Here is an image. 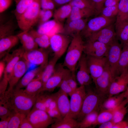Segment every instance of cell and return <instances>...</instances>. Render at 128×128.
Returning a JSON list of instances; mask_svg holds the SVG:
<instances>
[{"instance_id": "6da1fadb", "label": "cell", "mask_w": 128, "mask_h": 128, "mask_svg": "<svg viewBox=\"0 0 128 128\" xmlns=\"http://www.w3.org/2000/svg\"><path fill=\"white\" fill-rule=\"evenodd\" d=\"M37 97L29 95L24 89L14 88L10 91H6L0 97V101L5 103L12 111L27 116L34 106Z\"/></svg>"}, {"instance_id": "7a4b0ae2", "label": "cell", "mask_w": 128, "mask_h": 128, "mask_svg": "<svg viewBox=\"0 0 128 128\" xmlns=\"http://www.w3.org/2000/svg\"><path fill=\"white\" fill-rule=\"evenodd\" d=\"M85 44L80 33L74 35L67 50L63 66L75 75L76 67L84 51Z\"/></svg>"}, {"instance_id": "3957f363", "label": "cell", "mask_w": 128, "mask_h": 128, "mask_svg": "<svg viewBox=\"0 0 128 128\" xmlns=\"http://www.w3.org/2000/svg\"><path fill=\"white\" fill-rule=\"evenodd\" d=\"M41 0H35L30 6L17 19L22 31H29L38 22L41 9Z\"/></svg>"}, {"instance_id": "277c9868", "label": "cell", "mask_w": 128, "mask_h": 128, "mask_svg": "<svg viewBox=\"0 0 128 128\" xmlns=\"http://www.w3.org/2000/svg\"><path fill=\"white\" fill-rule=\"evenodd\" d=\"M96 91L91 90L86 92L80 111L76 119L80 121L88 114L95 111L100 110L101 105L107 98Z\"/></svg>"}, {"instance_id": "5b68a950", "label": "cell", "mask_w": 128, "mask_h": 128, "mask_svg": "<svg viewBox=\"0 0 128 128\" xmlns=\"http://www.w3.org/2000/svg\"><path fill=\"white\" fill-rule=\"evenodd\" d=\"M86 94L85 86H80L71 96L69 111L64 117L76 119L81 110Z\"/></svg>"}, {"instance_id": "8992f818", "label": "cell", "mask_w": 128, "mask_h": 128, "mask_svg": "<svg viewBox=\"0 0 128 128\" xmlns=\"http://www.w3.org/2000/svg\"><path fill=\"white\" fill-rule=\"evenodd\" d=\"M116 18H108L100 15L88 21L84 30L81 32L85 37L88 38L92 34L115 22Z\"/></svg>"}, {"instance_id": "52a82bcc", "label": "cell", "mask_w": 128, "mask_h": 128, "mask_svg": "<svg viewBox=\"0 0 128 128\" xmlns=\"http://www.w3.org/2000/svg\"><path fill=\"white\" fill-rule=\"evenodd\" d=\"M27 117L34 128H45L54 123L55 120L45 111L33 108Z\"/></svg>"}, {"instance_id": "ba28073f", "label": "cell", "mask_w": 128, "mask_h": 128, "mask_svg": "<svg viewBox=\"0 0 128 128\" xmlns=\"http://www.w3.org/2000/svg\"><path fill=\"white\" fill-rule=\"evenodd\" d=\"M49 53L46 49L38 48L25 51L23 58L28 64L45 67L49 61Z\"/></svg>"}, {"instance_id": "9c48e42d", "label": "cell", "mask_w": 128, "mask_h": 128, "mask_svg": "<svg viewBox=\"0 0 128 128\" xmlns=\"http://www.w3.org/2000/svg\"><path fill=\"white\" fill-rule=\"evenodd\" d=\"M115 77L111 72L107 62L102 74L94 82L96 91L101 94L108 96L110 86Z\"/></svg>"}, {"instance_id": "30bf717a", "label": "cell", "mask_w": 128, "mask_h": 128, "mask_svg": "<svg viewBox=\"0 0 128 128\" xmlns=\"http://www.w3.org/2000/svg\"><path fill=\"white\" fill-rule=\"evenodd\" d=\"M71 41L68 36L62 33L56 34L50 37V46L54 55L59 59L67 50Z\"/></svg>"}, {"instance_id": "8fae6325", "label": "cell", "mask_w": 128, "mask_h": 128, "mask_svg": "<svg viewBox=\"0 0 128 128\" xmlns=\"http://www.w3.org/2000/svg\"><path fill=\"white\" fill-rule=\"evenodd\" d=\"M122 49L121 44L116 38L109 45L106 56L110 70L115 77L117 76V68Z\"/></svg>"}, {"instance_id": "7c38bea8", "label": "cell", "mask_w": 128, "mask_h": 128, "mask_svg": "<svg viewBox=\"0 0 128 128\" xmlns=\"http://www.w3.org/2000/svg\"><path fill=\"white\" fill-rule=\"evenodd\" d=\"M86 59L90 73L94 82L103 72L107 63V57H97L87 55Z\"/></svg>"}, {"instance_id": "4fadbf2b", "label": "cell", "mask_w": 128, "mask_h": 128, "mask_svg": "<svg viewBox=\"0 0 128 128\" xmlns=\"http://www.w3.org/2000/svg\"><path fill=\"white\" fill-rule=\"evenodd\" d=\"M114 24L92 34L88 38V40L98 41L109 46L116 38Z\"/></svg>"}, {"instance_id": "5bb4252c", "label": "cell", "mask_w": 128, "mask_h": 128, "mask_svg": "<svg viewBox=\"0 0 128 128\" xmlns=\"http://www.w3.org/2000/svg\"><path fill=\"white\" fill-rule=\"evenodd\" d=\"M68 69L63 64L56 65L54 73L43 85L42 92L52 91L58 87Z\"/></svg>"}, {"instance_id": "9a60e30c", "label": "cell", "mask_w": 128, "mask_h": 128, "mask_svg": "<svg viewBox=\"0 0 128 128\" xmlns=\"http://www.w3.org/2000/svg\"><path fill=\"white\" fill-rule=\"evenodd\" d=\"M28 63L23 58L16 64L8 78V87L6 91L14 89L18 82L26 72Z\"/></svg>"}, {"instance_id": "2e32d148", "label": "cell", "mask_w": 128, "mask_h": 128, "mask_svg": "<svg viewBox=\"0 0 128 128\" xmlns=\"http://www.w3.org/2000/svg\"><path fill=\"white\" fill-rule=\"evenodd\" d=\"M109 45L97 41L88 40L83 52L87 55L97 57L107 56Z\"/></svg>"}, {"instance_id": "e0dca14e", "label": "cell", "mask_w": 128, "mask_h": 128, "mask_svg": "<svg viewBox=\"0 0 128 128\" xmlns=\"http://www.w3.org/2000/svg\"><path fill=\"white\" fill-rule=\"evenodd\" d=\"M128 87V70L115 77L110 86L108 97L119 94L125 91Z\"/></svg>"}, {"instance_id": "ac0fdd59", "label": "cell", "mask_w": 128, "mask_h": 128, "mask_svg": "<svg viewBox=\"0 0 128 128\" xmlns=\"http://www.w3.org/2000/svg\"><path fill=\"white\" fill-rule=\"evenodd\" d=\"M78 70L76 77L80 86L90 85L92 80L87 64L86 56L82 55L78 62Z\"/></svg>"}, {"instance_id": "d6986e66", "label": "cell", "mask_w": 128, "mask_h": 128, "mask_svg": "<svg viewBox=\"0 0 128 128\" xmlns=\"http://www.w3.org/2000/svg\"><path fill=\"white\" fill-rule=\"evenodd\" d=\"M25 51L20 48L13 51L10 54H7L4 60L6 62L5 71L3 76L9 78L15 65L23 56Z\"/></svg>"}, {"instance_id": "ffe728a7", "label": "cell", "mask_w": 128, "mask_h": 128, "mask_svg": "<svg viewBox=\"0 0 128 128\" xmlns=\"http://www.w3.org/2000/svg\"><path fill=\"white\" fill-rule=\"evenodd\" d=\"M64 26L62 23L54 19L39 25L37 31L50 37L56 34H62Z\"/></svg>"}, {"instance_id": "44dd1931", "label": "cell", "mask_w": 128, "mask_h": 128, "mask_svg": "<svg viewBox=\"0 0 128 128\" xmlns=\"http://www.w3.org/2000/svg\"><path fill=\"white\" fill-rule=\"evenodd\" d=\"M55 99L57 108L63 118L69 112L70 101L68 95L60 88L56 92L52 94Z\"/></svg>"}, {"instance_id": "7402d4cb", "label": "cell", "mask_w": 128, "mask_h": 128, "mask_svg": "<svg viewBox=\"0 0 128 128\" xmlns=\"http://www.w3.org/2000/svg\"><path fill=\"white\" fill-rule=\"evenodd\" d=\"M88 22L87 18H82L70 21L64 26L62 34L73 36L80 33L85 27Z\"/></svg>"}, {"instance_id": "603a6c76", "label": "cell", "mask_w": 128, "mask_h": 128, "mask_svg": "<svg viewBox=\"0 0 128 128\" xmlns=\"http://www.w3.org/2000/svg\"><path fill=\"white\" fill-rule=\"evenodd\" d=\"M29 31H23L17 35L25 51H29L38 48V45Z\"/></svg>"}, {"instance_id": "cb8c5ba5", "label": "cell", "mask_w": 128, "mask_h": 128, "mask_svg": "<svg viewBox=\"0 0 128 128\" xmlns=\"http://www.w3.org/2000/svg\"><path fill=\"white\" fill-rule=\"evenodd\" d=\"M59 59L54 55L49 60L46 66L38 73L37 77L42 81L43 85L54 73L56 63Z\"/></svg>"}, {"instance_id": "d4e9b609", "label": "cell", "mask_w": 128, "mask_h": 128, "mask_svg": "<svg viewBox=\"0 0 128 128\" xmlns=\"http://www.w3.org/2000/svg\"><path fill=\"white\" fill-rule=\"evenodd\" d=\"M17 35H13L0 39V57L1 59L18 43Z\"/></svg>"}, {"instance_id": "484cf974", "label": "cell", "mask_w": 128, "mask_h": 128, "mask_svg": "<svg viewBox=\"0 0 128 128\" xmlns=\"http://www.w3.org/2000/svg\"><path fill=\"white\" fill-rule=\"evenodd\" d=\"M95 14H96L95 11L93 9H82L72 6L70 14L67 19L66 23L73 20L87 18Z\"/></svg>"}, {"instance_id": "4316f807", "label": "cell", "mask_w": 128, "mask_h": 128, "mask_svg": "<svg viewBox=\"0 0 128 128\" xmlns=\"http://www.w3.org/2000/svg\"><path fill=\"white\" fill-rule=\"evenodd\" d=\"M44 68L39 66L26 72L18 82L14 88L19 89L25 88L35 77L37 76L38 73Z\"/></svg>"}, {"instance_id": "83f0119b", "label": "cell", "mask_w": 128, "mask_h": 128, "mask_svg": "<svg viewBox=\"0 0 128 128\" xmlns=\"http://www.w3.org/2000/svg\"><path fill=\"white\" fill-rule=\"evenodd\" d=\"M116 37L122 46L128 42V21L115 23Z\"/></svg>"}, {"instance_id": "f1b7e54d", "label": "cell", "mask_w": 128, "mask_h": 128, "mask_svg": "<svg viewBox=\"0 0 128 128\" xmlns=\"http://www.w3.org/2000/svg\"><path fill=\"white\" fill-rule=\"evenodd\" d=\"M125 98L124 92L111 96L108 97L102 103L100 110L115 108L118 106Z\"/></svg>"}, {"instance_id": "f546056e", "label": "cell", "mask_w": 128, "mask_h": 128, "mask_svg": "<svg viewBox=\"0 0 128 128\" xmlns=\"http://www.w3.org/2000/svg\"><path fill=\"white\" fill-rule=\"evenodd\" d=\"M43 86V84L41 80L37 77L31 81L24 90L29 95L37 97L42 92Z\"/></svg>"}, {"instance_id": "4dcf8cb0", "label": "cell", "mask_w": 128, "mask_h": 128, "mask_svg": "<svg viewBox=\"0 0 128 128\" xmlns=\"http://www.w3.org/2000/svg\"><path fill=\"white\" fill-rule=\"evenodd\" d=\"M55 119L51 124V128H79V122L73 118L64 117L61 119Z\"/></svg>"}, {"instance_id": "1f68e13d", "label": "cell", "mask_w": 128, "mask_h": 128, "mask_svg": "<svg viewBox=\"0 0 128 128\" xmlns=\"http://www.w3.org/2000/svg\"><path fill=\"white\" fill-rule=\"evenodd\" d=\"M29 32L35 41L40 48L46 49L50 46V37L48 36L38 32L37 30L31 29Z\"/></svg>"}, {"instance_id": "d6a6232c", "label": "cell", "mask_w": 128, "mask_h": 128, "mask_svg": "<svg viewBox=\"0 0 128 128\" xmlns=\"http://www.w3.org/2000/svg\"><path fill=\"white\" fill-rule=\"evenodd\" d=\"M72 6L68 3L62 6L57 9L54 13V19L62 23L70 15Z\"/></svg>"}, {"instance_id": "836d02e7", "label": "cell", "mask_w": 128, "mask_h": 128, "mask_svg": "<svg viewBox=\"0 0 128 128\" xmlns=\"http://www.w3.org/2000/svg\"><path fill=\"white\" fill-rule=\"evenodd\" d=\"M119 106L112 109L101 110L92 126L94 127L98 125H99L103 123L112 120L114 114Z\"/></svg>"}, {"instance_id": "e575fe53", "label": "cell", "mask_w": 128, "mask_h": 128, "mask_svg": "<svg viewBox=\"0 0 128 128\" xmlns=\"http://www.w3.org/2000/svg\"><path fill=\"white\" fill-rule=\"evenodd\" d=\"M122 46V51L117 68V76L128 70V50L125 46Z\"/></svg>"}, {"instance_id": "d590c367", "label": "cell", "mask_w": 128, "mask_h": 128, "mask_svg": "<svg viewBox=\"0 0 128 128\" xmlns=\"http://www.w3.org/2000/svg\"><path fill=\"white\" fill-rule=\"evenodd\" d=\"M115 23L128 21V0H120Z\"/></svg>"}, {"instance_id": "8d00e7d4", "label": "cell", "mask_w": 128, "mask_h": 128, "mask_svg": "<svg viewBox=\"0 0 128 128\" xmlns=\"http://www.w3.org/2000/svg\"><path fill=\"white\" fill-rule=\"evenodd\" d=\"M128 103V100L125 98L115 111L112 119L115 123L123 120L127 112L126 105Z\"/></svg>"}, {"instance_id": "74e56055", "label": "cell", "mask_w": 128, "mask_h": 128, "mask_svg": "<svg viewBox=\"0 0 128 128\" xmlns=\"http://www.w3.org/2000/svg\"><path fill=\"white\" fill-rule=\"evenodd\" d=\"M35 0H16L14 14L17 19L30 6Z\"/></svg>"}, {"instance_id": "f35d334b", "label": "cell", "mask_w": 128, "mask_h": 128, "mask_svg": "<svg viewBox=\"0 0 128 128\" xmlns=\"http://www.w3.org/2000/svg\"><path fill=\"white\" fill-rule=\"evenodd\" d=\"M99 114L98 111H93L86 115L79 122L80 128H86L92 126Z\"/></svg>"}, {"instance_id": "ab89813d", "label": "cell", "mask_w": 128, "mask_h": 128, "mask_svg": "<svg viewBox=\"0 0 128 128\" xmlns=\"http://www.w3.org/2000/svg\"><path fill=\"white\" fill-rule=\"evenodd\" d=\"M26 116L23 114L12 111L8 128H19L23 120Z\"/></svg>"}, {"instance_id": "60d3db41", "label": "cell", "mask_w": 128, "mask_h": 128, "mask_svg": "<svg viewBox=\"0 0 128 128\" xmlns=\"http://www.w3.org/2000/svg\"><path fill=\"white\" fill-rule=\"evenodd\" d=\"M15 27L13 22L10 20L0 27V39L14 35Z\"/></svg>"}, {"instance_id": "b9f144b4", "label": "cell", "mask_w": 128, "mask_h": 128, "mask_svg": "<svg viewBox=\"0 0 128 128\" xmlns=\"http://www.w3.org/2000/svg\"><path fill=\"white\" fill-rule=\"evenodd\" d=\"M118 5L103 7L100 12L101 15L108 18H115L118 13Z\"/></svg>"}, {"instance_id": "7bdbcfd3", "label": "cell", "mask_w": 128, "mask_h": 128, "mask_svg": "<svg viewBox=\"0 0 128 128\" xmlns=\"http://www.w3.org/2000/svg\"><path fill=\"white\" fill-rule=\"evenodd\" d=\"M69 3L72 6H76L80 9H93L96 13L95 7L91 0H72Z\"/></svg>"}, {"instance_id": "ee69618b", "label": "cell", "mask_w": 128, "mask_h": 128, "mask_svg": "<svg viewBox=\"0 0 128 128\" xmlns=\"http://www.w3.org/2000/svg\"><path fill=\"white\" fill-rule=\"evenodd\" d=\"M53 10L41 9L40 13L38 22L39 25L49 20L53 16Z\"/></svg>"}, {"instance_id": "f6af8a7d", "label": "cell", "mask_w": 128, "mask_h": 128, "mask_svg": "<svg viewBox=\"0 0 128 128\" xmlns=\"http://www.w3.org/2000/svg\"><path fill=\"white\" fill-rule=\"evenodd\" d=\"M66 77L69 86L74 91L78 87L76 80L75 75L73 74L68 69L66 74Z\"/></svg>"}, {"instance_id": "bcb514c9", "label": "cell", "mask_w": 128, "mask_h": 128, "mask_svg": "<svg viewBox=\"0 0 128 128\" xmlns=\"http://www.w3.org/2000/svg\"><path fill=\"white\" fill-rule=\"evenodd\" d=\"M12 111L5 103L0 101V118L5 119L9 117Z\"/></svg>"}, {"instance_id": "7dc6e473", "label": "cell", "mask_w": 128, "mask_h": 128, "mask_svg": "<svg viewBox=\"0 0 128 128\" xmlns=\"http://www.w3.org/2000/svg\"><path fill=\"white\" fill-rule=\"evenodd\" d=\"M66 73L58 87L70 96L73 91L69 86L67 81L66 77Z\"/></svg>"}, {"instance_id": "c3c4849f", "label": "cell", "mask_w": 128, "mask_h": 128, "mask_svg": "<svg viewBox=\"0 0 128 128\" xmlns=\"http://www.w3.org/2000/svg\"><path fill=\"white\" fill-rule=\"evenodd\" d=\"M41 6L42 9L53 10L55 5L52 0H41Z\"/></svg>"}, {"instance_id": "681fc988", "label": "cell", "mask_w": 128, "mask_h": 128, "mask_svg": "<svg viewBox=\"0 0 128 128\" xmlns=\"http://www.w3.org/2000/svg\"><path fill=\"white\" fill-rule=\"evenodd\" d=\"M8 85V79L3 76L0 80V97L3 96L7 90V86Z\"/></svg>"}, {"instance_id": "f907efd6", "label": "cell", "mask_w": 128, "mask_h": 128, "mask_svg": "<svg viewBox=\"0 0 128 128\" xmlns=\"http://www.w3.org/2000/svg\"><path fill=\"white\" fill-rule=\"evenodd\" d=\"M94 5L96 11V14L100 13L104 7V4L105 0H91Z\"/></svg>"}, {"instance_id": "816d5d0a", "label": "cell", "mask_w": 128, "mask_h": 128, "mask_svg": "<svg viewBox=\"0 0 128 128\" xmlns=\"http://www.w3.org/2000/svg\"><path fill=\"white\" fill-rule=\"evenodd\" d=\"M12 0H0V13H2L10 6Z\"/></svg>"}, {"instance_id": "f5cc1de1", "label": "cell", "mask_w": 128, "mask_h": 128, "mask_svg": "<svg viewBox=\"0 0 128 128\" xmlns=\"http://www.w3.org/2000/svg\"><path fill=\"white\" fill-rule=\"evenodd\" d=\"M19 128H34L27 116L22 121Z\"/></svg>"}, {"instance_id": "db71d44e", "label": "cell", "mask_w": 128, "mask_h": 128, "mask_svg": "<svg viewBox=\"0 0 128 128\" xmlns=\"http://www.w3.org/2000/svg\"><path fill=\"white\" fill-rule=\"evenodd\" d=\"M115 123L112 120L103 123L99 125V128H113Z\"/></svg>"}, {"instance_id": "11a10c76", "label": "cell", "mask_w": 128, "mask_h": 128, "mask_svg": "<svg viewBox=\"0 0 128 128\" xmlns=\"http://www.w3.org/2000/svg\"><path fill=\"white\" fill-rule=\"evenodd\" d=\"M120 0H105L104 3V7L116 5L118 4Z\"/></svg>"}, {"instance_id": "9f6ffc18", "label": "cell", "mask_w": 128, "mask_h": 128, "mask_svg": "<svg viewBox=\"0 0 128 128\" xmlns=\"http://www.w3.org/2000/svg\"><path fill=\"white\" fill-rule=\"evenodd\" d=\"M6 66L5 61L4 60L0 62V79L2 78L5 70Z\"/></svg>"}, {"instance_id": "6f0895ef", "label": "cell", "mask_w": 128, "mask_h": 128, "mask_svg": "<svg viewBox=\"0 0 128 128\" xmlns=\"http://www.w3.org/2000/svg\"><path fill=\"white\" fill-rule=\"evenodd\" d=\"M55 6H59L69 3L72 0H52Z\"/></svg>"}, {"instance_id": "680465c9", "label": "cell", "mask_w": 128, "mask_h": 128, "mask_svg": "<svg viewBox=\"0 0 128 128\" xmlns=\"http://www.w3.org/2000/svg\"><path fill=\"white\" fill-rule=\"evenodd\" d=\"M127 122L123 120L116 123L113 128H126Z\"/></svg>"}, {"instance_id": "91938a15", "label": "cell", "mask_w": 128, "mask_h": 128, "mask_svg": "<svg viewBox=\"0 0 128 128\" xmlns=\"http://www.w3.org/2000/svg\"><path fill=\"white\" fill-rule=\"evenodd\" d=\"M10 116L5 119L1 120L0 121V128H8Z\"/></svg>"}, {"instance_id": "94428289", "label": "cell", "mask_w": 128, "mask_h": 128, "mask_svg": "<svg viewBox=\"0 0 128 128\" xmlns=\"http://www.w3.org/2000/svg\"><path fill=\"white\" fill-rule=\"evenodd\" d=\"M124 95L125 98L128 95V87L126 90L124 92Z\"/></svg>"}, {"instance_id": "6125c7cd", "label": "cell", "mask_w": 128, "mask_h": 128, "mask_svg": "<svg viewBox=\"0 0 128 128\" xmlns=\"http://www.w3.org/2000/svg\"><path fill=\"white\" fill-rule=\"evenodd\" d=\"M125 46L126 47V48L128 50V42L126 44L123 45L122 46Z\"/></svg>"}, {"instance_id": "be15d7a7", "label": "cell", "mask_w": 128, "mask_h": 128, "mask_svg": "<svg viewBox=\"0 0 128 128\" xmlns=\"http://www.w3.org/2000/svg\"><path fill=\"white\" fill-rule=\"evenodd\" d=\"M127 125L126 128H128V120L127 121Z\"/></svg>"}, {"instance_id": "e7e4bbea", "label": "cell", "mask_w": 128, "mask_h": 128, "mask_svg": "<svg viewBox=\"0 0 128 128\" xmlns=\"http://www.w3.org/2000/svg\"><path fill=\"white\" fill-rule=\"evenodd\" d=\"M125 98H126L127 99L128 101V95L126 96V97Z\"/></svg>"}, {"instance_id": "03108f58", "label": "cell", "mask_w": 128, "mask_h": 128, "mask_svg": "<svg viewBox=\"0 0 128 128\" xmlns=\"http://www.w3.org/2000/svg\"></svg>"}]
</instances>
